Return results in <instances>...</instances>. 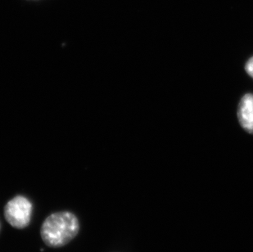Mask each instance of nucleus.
<instances>
[{
    "instance_id": "1",
    "label": "nucleus",
    "mask_w": 253,
    "mask_h": 252,
    "mask_svg": "<svg viewBox=\"0 0 253 252\" xmlns=\"http://www.w3.org/2000/svg\"><path fill=\"white\" fill-rule=\"evenodd\" d=\"M79 219L70 211L55 212L43 222L41 236L49 248H62L73 240L79 233Z\"/></svg>"
},
{
    "instance_id": "2",
    "label": "nucleus",
    "mask_w": 253,
    "mask_h": 252,
    "mask_svg": "<svg viewBox=\"0 0 253 252\" xmlns=\"http://www.w3.org/2000/svg\"><path fill=\"white\" fill-rule=\"evenodd\" d=\"M33 212V205L24 196H16L5 205V219L7 223L17 229L27 228L31 223Z\"/></svg>"
},
{
    "instance_id": "3",
    "label": "nucleus",
    "mask_w": 253,
    "mask_h": 252,
    "mask_svg": "<svg viewBox=\"0 0 253 252\" xmlns=\"http://www.w3.org/2000/svg\"><path fill=\"white\" fill-rule=\"evenodd\" d=\"M238 118L242 127L249 133H253V94L248 93L239 102Z\"/></svg>"
},
{
    "instance_id": "4",
    "label": "nucleus",
    "mask_w": 253,
    "mask_h": 252,
    "mask_svg": "<svg viewBox=\"0 0 253 252\" xmlns=\"http://www.w3.org/2000/svg\"><path fill=\"white\" fill-rule=\"evenodd\" d=\"M245 70L247 73L253 78V57L247 62L246 66H245Z\"/></svg>"
}]
</instances>
